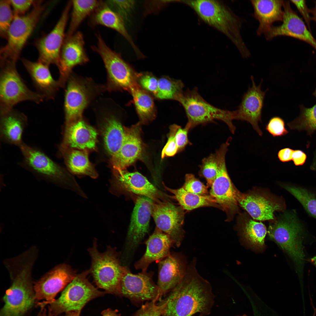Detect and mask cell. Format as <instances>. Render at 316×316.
Here are the masks:
<instances>
[{"label": "cell", "mask_w": 316, "mask_h": 316, "mask_svg": "<svg viewBox=\"0 0 316 316\" xmlns=\"http://www.w3.org/2000/svg\"><path fill=\"white\" fill-rule=\"evenodd\" d=\"M183 209L169 201L159 203L152 201L151 205V214L156 227L168 235L177 247L180 246L184 236Z\"/></svg>", "instance_id": "obj_15"}, {"label": "cell", "mask_w": 316, "mask_h": 316, "mask_svg": "<svg viewBox=\"0 0 316 316\" xmlns=\"http://www.w3.org/2000/svg\"><path fill=\"white\" fill-rule=\"evenodd\" d=\"M81 311H72L66 313L63 316H80Z\"/></svg>", "instance_id": "obj_55"}, {"label": "cell", "mask_w": 316, "mask_h": 316, "mask_svg": "<svg viewBox=\"0 0 316 316\" xmlns=\"http://www.w3.org/2000/svg\"><path fill=\"white\" fill-rule=\"evenodd\" d=\"M218 165L215 154H212L202 160L200 173L206 179L208 187H211L218 172Z\"/></svg>", "instance_id": "obj_41"}, {"label": "cell", "mask_w": 316, "mask_h": 316, "mask_svg": "<svg viewBox=\"0 0 316 316\" xmlns=\"http://www.w3.org/2000/svg\"><path fill=\"white\" fill-rule=\"evenodd\" d=\"M102 316H121L117 310H112L111 309L105 310L102 312Z\"/></svg>", "instance_id": "obj_54"}, {"label": "cell", "mask_w": 316, "mask_h": 316, "mask_svg": "<svg viewBox=\"0 0 316 316\" xmlns=\"http://www.w3.org/2000/svg\"><path fill=\"white\" fill-rule=\"evenodd\" d=\"M170 292L162 316H192L210 313L214 296L210 284L198 273L194 259L181 281Z\"/></svg>", "instance_id": "obj_1"}, {"label": "cell", "mask_w": 316, "mask_h": 316, "mask_svg": "<svg viewBox=\"0 0 316 316\" xmlns=\"http://www.w3.org/2000/svg\"><path fill=\"white\" fill-rule=\"evenodd\" d=\"M311 262L316 267V256L311 258Z\"/></svg>", "instance_id": "obj_58"}, {"label": "cell", "mask_w": 316, "mask_h": 316, "mask_svg": "<svg viewBox=\"0 0 316 316\" xmlns=\"http://www.w3.org/2000/svg\"><path fill=\"white\" fill-rule=\"evenodd\" d=\"M90 273V270H86L77 275L64 289L60 296L48 304L49 309L54 316L81 311L90 301L107 293L99 290L90 282L87 276Z\"/></svg>", "instance_id": "obj_12"}, {"label": "cell", "mask_w": 316, "mask_h": 316, "mask_svg": "<svg viewBox=\"0 0 316 316\" xmlns=\"http://www.w3.org/2000/svg\"><path fill=\"white\" fill-rule=\"evenodd\" d=\"M72 11L70 23L66 37L71 36L83 20L99 7L102 2L97 0L71 1Z\"/></svg>", "instance_id": "obj_36"}, {"label": "cell", "mask_w": 316, "mask_h": 316, "mask_svg": "<svg viewBox=\"0 0 316 316\" xmlns=\"http://www.w3.org/2000/svg\"><path fill=\"white\" fill-rule=\"evenodd\" d=\"M23 158L18 164L34 174L60 184L86 198L74 178L39 148L24 143L19 147Z\"/></svg>", "instance_id": "obj_5"}, {"label": "cell", "mask_w": 316, "mask_h": 316, "mask_svg": "<svg viewBox=\"0 0 316 316\" xmlns=\"http://www.w3.org/2000/svg\"><path fill=\"white\" fill-rule=\"evenodd\" d=\"M238 204L255 219L266 220L274 219V213L281 209L278 203L257 194H241L239 193Z\"/></svg>", "instance_id": "obj_32"}, {"label": "cell", "mask_w": 316, "mask_h": 316, "mask_svg": "<svg viewBox=\"0 0 316 316\" xmlns=\"http://www.w3.org/2000/svg\"><path fill=\"white\" fill-rule=\"evenodd\" d=\"M88 251L92 260L90 272L97 286L107 293L122 296L120 281L124 266L121 265L118 253L115 248L108 246L105 252L101 253L95 239Z\"/></svg>", "instance_id": "obj_7"}, {"label": "cell", "mask_w": 316, "mask_h": 316, "mask_svg": "<svg viewBox=\"0 0 316 316\" xmlns=\"http://www.w3.org/2000/svg\"><path fill=\"white\" fill-rule=\"evenodd\" d=\"M13 9L14 16H22L26 13L30 7L33 6L35 1L32 0H9Z\"/></svg>", "instance_id": "obj_49"}, {"label": "cell", "mask_w": 316, "mask_h": 316, "mask_svg": "<svg viewBox=\"0 0 316 316\" xmlns=\"http://www.w3.org/2000/svg\"><path fill=\"white\" fill-rule=\"evenodd\" d=\"M251 79L252 86L249 87L247 91L244 94L238 109L235 110V119L249 123L259 135L262 136V132L259 127L258 122L261 121L264 101L267 90H262V81L257 86L255 84L253 76H251Z\"/></svg>", "instance_id": "obj_23"}, {"label": "cell", "mask_w": 316, "mask_h": 316, "mask_svg": "<svg viewBox=\"0 0 316 316\" xmlns=\"http://www.w3.org/2000/svg\"><path fill=\"white\" fill-rule=\"evenodd\" d=\"M182 187L186 191L194 194L208 195L207 187L191 174H186L185 182Z\"/></svg>", "instance_id": "obj_44"}, {"label": "cell", "mask_w": 316, "mask_h": 316, "mask_svg": "<svg viewBox=\"0 0 316 316\" xmlns=\"http://www.w3.org/2000/svg\"><path fill=\"white\" fill-rule=\"evenodd\" d=\"M292 3L296 6L299 12L304 18L307 26L310 32V23L312 20L311 17L310 15V10L308 8L305 1V0H291Z\"/></svg>", "instance_id": "obj_51"}, {"label": "cell", "mask_w": 316, "mask_h": 316, "mask_svg": "<svg viewBox=\"0 0 316 316\" xmlns=\"http://www.w3.org/2000/svg\"><path fill=\"white\" fill-rule=\"evenodd\" d=\"M28 124L26 115L14 108L0 114L1 141L19 148L24 143L23 135Z\"/></svg>", "instance_id": "obj_28"}, {"label": "cell", "mask_w": 316, "mask_h": 316, "mask_svg": "<svg viewBox=\"0 0 316 316\" xmlns=\"http://www.w3.org/2000/svg\"><path fill=\"white\" fill-rule=\"evenodd\" d=\"M178 1L190 7L204 22L226 36L243 57L246 58L250 56L241 34L242 20L224 3L214 0Z\"/></svg>", "instance_id": "obj_3"}, {"label": "cell", "mask_w": 316, "mask_h": 316, "mask_svg": "<svg viewBox=\"0 0 316 316\" xmlns=\"http://www.w3.org/2000/svg\"><path fill=\"white\" fill-rule=\"evenodd\" d=\"M247 316L246 315H245V314H244V315H241V316Z\"/></svg>", "instance_id": "obj_61"}, {"label": "cell", "mask_w": 316, "mask_h": 316, "mask_svg": "<svg viewBox=\"0 0 316 316\" xmlns=\"http://www.w3.org/2000/svg\"><path fill=\"white\" fill-rule=\"evenodd\" d=\"M184 85L180 80L165 76L158 79L157 92L155 96L157 98L173 99L176 101L183 92Z\"/></svg>", "instance_id": "obj_39"}, {"label": "cell", "mask_w": 316, "mask_h": 316, "mask_svg": "<svg viewBox=\"0 0 316 316\" xmlns=\"http://www.w3.org/2000/svg\"><path fill=\"white\" fill-rule=\"evenodd\" d=\"M100 122L105 148L111 157L120 149L125 137L124 127L109 107L101 109Z\"/></svg>", "instance_id": "obj_29"}, {"label": "cell", "mask_w": 316, "mask_h": 316, "mask_svg": "<svg viewBox=\"0 0 316 316\" xmlns=\"http://www.w3.org/2000/svg\"><path fill=\"white\" fill-rule=\"evenodd\" d=\"M71 6V1H70L66 5L53 29L36 42L39 53L38 61L49 66L55 64L58 66L61 51L66 37L65 30Z\"/></svg>", "instance_id": "obj_18"}, {"label": "cell", "mask_w": 316, "mask_h": 316, "mask_svg": "<svg viewBox=\"0 0 316 316\" xmlns=\"http://www.w3.org/2000/svg\"><path fill=\"white\" fill-rule=\"evenodd\" d=\"M289 1L283 0L284 16L281 25L273 26L265 34L268 40L279 36L292 37L308 43L316 50V40L302 19L292 9Z\"/></svg>", "instance_id": "obj_21"}, {"label": "cell", "mask_w": 316, "mask_h": 316, "mask_svg": "<svg viewBox=\"0 0 316 316\" xmlns=\"http://www.w3.org/2000/svg\"><path fill=\"white\" fill-rule=\"evenodd\" d=\"M45 8L42 1H35L32 9L28 13L14 16L7 32L6 44L0 49V59L17 61Z\"/></svg>", "instance_id": "obj_10"}, {"label": "cell", "mask_w": 316, "mask_h": 316, "mask_svg": "<svg viewBox=\"0 0 316 316\" xmlns=\"http://www.w3.org/2000/svg\"><path fill=\"white\" fill-rule=\"evenodd\" d=\"M293 150L286 148L280 150L277 155L279 160L282 162H286L292 160V155Z\"/></svg>", "instance_id": "obj_53"}, {"label": "cell", "mask_w": 316, "mask_h": 316, "mask_svg": "<svg viewBox=\"0 0 316 316\" xmlns=\"http://www.w3.org/2000/svg\"><path fill=\"white\" fill-rule=\"evenodd\" d=\"M265 129L274 137L285 135L288 133L285 127L284 121L278 116L271 118L266 125Z\"/></svg>", "instance_id": "obj_48"}, {"label": "cell", "mask_w": 316, "mask_h": 316, "mask_svg": "<svg viewBox=\"0 0 316 316\" xmlns=\"http://www.w3.org/2000/svg\"><path fill=\"white\" fill-rule=\"evenodd\" d=\"M64 101L65 125L82 118L84 111L96 98L106 90L91 78L71 73L66 83Z\"/></svg>", "instance_id": "obj_8"}, {"label": "cell", "mask_w": 316, "mask_h": 316, "mask_svg": "<svg viewBox=\"0 0 316 316\" xmlns=\"http://www.w3.org/2000/svg\"><path fill=\"white\" fill-rule=\"evenodd\" d=\"M300 108L299 116L288 126L291 129L304 130L310 133L316 130V104L309 108L301 106Z\"/></svg>", "instance_id": "obj_40"}, {"label": "cell", "mask_w": 316, "mask_h": 316, "mask_svg": "<svg viewBox=\"0 0 316 316\" xmlns=\"http://www.w3.org/2000/svg\"><path fill=\"white\" fill-rule=\"evenodd\" d=\"M176 101L183 107L188 119L187 124L190 129L217 119L225 122L231 133H234L236 128L232 121L235 118V111L221 109L211 105L200 95L197 88L183 91Z\"/></svg>", "instance_id": "obj_9"}, {"label": "cell", "mask_w": 316, "mask_h": 316, "mask_svg": "<svg viewBox=\"0 0 316 316\" xmlns=\"http://www.w3.org/2000/svg\"><path fill=\"white\" fill-rule=\"evenodd\" d=\"M9 0L0 1V35L6 38L8 30L14 17Z\"/></svg>", "instance_id": "obj_42"}, {"label": "cell", "mask_w": 316, "mask_h": 316, "mask_svg": "<svg viewBox=\"0 0 316 316\" xmlns=\"http://www.w3.org/2000/svg\"><path fill=\"white\" fill-rule=\"evenodd\" d=\"M137 112L142 124H146L154 120L156 110L153 99L149 93L139 85L130 92Z\"/></svg>", "instance_id": "obj_34"}, {"label": "cell", "mask_w": 316, "mask_h": 316, "mask_svg": "<svg viewBox=\"0 0 316 316\" xmlns=\"http://www.w3.org/2000/svg\"><path fill=\"white\" fill-rule=\"evenodd\" d=\"M269 237L292 258L298 271L301 272L304 261L303 241L304 225L296 211H287L269 226Z\"/></svg>", "instance_id": "obj_4"}, {"label": "cell", "mask_w": 316, "mask_h": 316, "mask_svg": "<svg viewBox=\"0 0 316 316\" xmlns=\"http://www.w3.org/2000/svg\"><path fill=\"white\" fill-rule=\"evenodd\" d=\"M283 187L298 200L310 216L316 219V190L299 185L286 184Z\"/></svg>", "instance_id": "obj_37"}, {"label": "cell", "mask_w": 316, "mask_h": 316, "mask_svg": "<svg viewBox=\"0 0 316 316\" xmlns=\"http://www.w3.org/2000/svg\"><path fill=\"white\" fill-rule=\"evenodd\" d=\"M35 260L27 256L15 258L6 265L11 284L3 300L0 316H23L36 303L31 274Z\"/></svg>", "instance_id": "obj_2"}, {"label": "cell", "mask_w": 316, "mask_h": 316, "mask_svg": "<svg viewBox=\"0 0 316 316\" xmlns=\"http://www.w3.org/2000/svg\"><path fill=\"white\" fill-rule=\"evenodd\" d=\"M229 141L227 140L216 151L218 172L209 192V195L216 200L221 208L227 214L233 212L237 209L239 193L231 181L226 166L225 156L229 145Z\"/></svg>", "instance_id": "obj_14"}, {"label": "cell", "mask_w": 316, "mask_h": 316, "mask_svg": "<svg viewBox=\"0 0 316 316\" xmlns=\"http://www.w3.org/2000/svg\"><path fill=\"white\" fill-rule=\"evenodd\" d=\"M97 45L92 47L101 57L106 69V90L109 91L125 90L130 92L139 85L137 81V73L119 54L108 46L99 34L97 35Z\"/></svg>", "instance_id": "obj_11"}, {"label": "cell", "mask_w": 316, "mask_h": 316, "mask_svg": "<svg viewBox=\"0 0 316 316\" xmlns=\"http://www.w3.org/2000/svg\"><path fill=\"white\" fill-rule=\"evenodd\" d=\"M141 124L139 122L129 127L123 126L125 137L122 144L110 159L113 170L126 169L141 157L143 148L141 137Z\"/></svg>", "instance_id": "obj_22"}, {"label": "cell", "mask_w": 316, "mask_h": 316, "mask_svg": "<svg viewBox=\"0 0 316 316\" xmlns=\"http://www.w3.org/2000/svg\"><path fill=\"white\" fill-rule=\"evenodd\" d=\"M242 230L244 238L251 246L259 248L264 246L267 231L263 224L250 219L245 222Z\"/></svg>", "instance_id": "obj_38"}, {"label": "cell", "mask_w": 316, "mask_h": 316, "mask_svg": "<svg viewBox=\"0 0 316 316\" xmlns=\"http://www.w3.org/2000/svg\"><path fill=\"white\" fill-rule=\"evenodd\" d=\"M21 61L29 74L37 92L47 100L54 99L60 87L58 80L52 77L49 66L38 61L25 58Z\"/></svg>", "instance_id": "obj_26"}, {"label": "cell", "mask_w": 316, "mask_h": 316, "mask_svg": "<svg viewBox=\"0 0 316 316\" xmlns=\"http://www.w3.org/2000/svg\"><path fill=\"white\" fill-rule=\"evenodd\" d=\"M88 61L85 48L83 34L78 31L71 36L65 37L58 67L59 71L58 81L60 87H65L73 68L75 66L84 64Z\"/></svg>", "instance_id": "obj_19"}, {"label": "cell", "mask_w": 316, "mask_h": 316, "mask_svg": "<svg viewBox=\"0 0 316 316\" xmlns=\"http://www.w3.org/2000/svg\"><path fill=\"white\" fill-rule=\"evenodd\" d=\"M310 13L312 14V20H313L316 22V3L315 7L310 10Z\"/></svg>", "instance_id": "obj_57"}, {"label": "cell", "mask_w": 316, "mask_h": 316, "mask_svg": "<svg viewBox=\"0 0 316 316\" xmlns=\"http://www.w3.org/2000/svg\"><path fill=\"white\" fill-rule=\"evenodd\" d=\"M16 62L0 60V114L22 102L39 104L44 100L41 95L28 88L18 71Z\"/></svg>", "instance_id": "obj_6"}, {"label": "cell", "mask_w": 316, "mask_h": 316, "mask_svg": "<svg viewBox=\"0 0 316 316\" xmlns=\"http://www.w3.org/2000/svg\"><path fill=\"white\" fill-rule=\"evenodd\" d=\"M157 286L158 301L170 291L182 280L188 266L185 257L180 253H171L159 262Z\"/></svg>", "instance_id": "obj_20"}, {"label": "cell", "mask_w": 316, "mask_h": 316, "mask_svg": "<svg viewBox=\"0 0 316 316\" xmlns=\"http://www.w3.org/2000/svg\"><path fill=\"white\" fill-rule=\"evenodd\" d=\"M250 1L254 10L253 16L259 23L257 31L258 35L268 32L274 23L282 21L283 0H252Z\"/></svg>", "instance_id": "obj_30"}, {"label": "cell", "mask_w": 316, "mask_h": 316, "mask_svg": "<svg viewBox=\"0 0 316 316\" xmlns=\"http://www.w3.org/2000/svg\"><path fill=\"white\" fill-rule=\"evenodd\" d=\"M180 126L176 124H173L170 126L167 141L162 152V158L165 157H172L178 152L175 136L176 132Z\"/></svg>", "instance_id": "obj_46"}, {"label": "cell", "mask_w": 316, "mask_h": 316, "mask_svg": "<svg viewBox=\"0 0 316 316\" xmlns=\"http://www.w3.org/2000/svg\"><path fill=\"white\" fill-rule=\"evenodd\" d=\"M48 310V311L47 312L46 309L44 308L41 312V316H54L50 310Z\"/></svg>", "instance_id": "obj_56"}, {"label": "cell", "mask_w": 316, "mask_h": 316, "mask_svg": "<svg viewBox=\"0 0 316 316\" xmlns=\"http://www.w3.org/2000/svg\"><path fill=\"white\" fill-rule=\"evenodd\" d=\"M154 300L142 305L133 316H161L165 311L167 301L165 298L159 301Z\"/></svg>", "instance_id": "obj_43"}, {"label": "cell", "mask_w": 316, "mask_h": 316, "mask_svg": "<svg viewBox=\"0 0 316 316\" xmlns=\"http://www.w3.org/2000/svg\"><path fill=\"white\" fill-rule=\"evenodd\" d=\"M306 158V155L302 150H293L292 155V160L295 165H303L305 163Z\"/></svg>", "instance_id": "obj_52"}, {"label": "cell", "mask_w": 316, "mask_h": 316, "mask_svg": "<svg viewBox=\"0 0 316 316\" xmlns=\"http://www.w3.org/2000/svg\"><path fill=\"white\" fill-rule=\"evenodd\" d=\"M113 10L120 14L124 19H126L133 8L134 2L129 0H109L106 2Z\"/></svg>", "instance_id": "obj_47"}, {"label": "cell", "mask_w": 316, "mask_h": 316, "mask_svg": "<svg viewBox=\"0 0 316 316\" xmlns=\"http://www.w3.org/2000/svg\"><path fill=\"white\" fill-rule=\"evenodd\" d=\"M76 272L69 266L59 265L54 267L33 286L36 303L41 307L54 301L55 296L75 277Z\"/></svg>", "instance_id": "obj_16"}, {"label": "cell", "mask_w": 316, "mask_h": 316, "mask_svg": "<svg viewBox=\"0 0 316 316\" xmlns=\"http://www.w3.org/2000/svg\"><path fill=\"white\" fill-rule=\"evenodd\" d=\"M113 173L109 190L113 194L118 195L129 192L147 197L156 202L169 201L168 195L138 172H130L125 169L113 170Z\"/></svg>", "instance_id": "obj_13"}, {"label": "cell", "mask_w": 316, "mask_h": 316, "mask_svg": "<svg viewBox=\"0 0 316 316\" xmlns=\"http://www.w3.org/2000/svg\"><path fill=\"white\" fill-rule=\"evenodd\" d=\"M42 309L41 308V311H40L39 313L38 314V315H37V316H41V312H42Z\"/></svg>", "instance_id": "obj_59"}, {"label": "cell", "mask_w": 316, "mask_h": 316, "mask_svg": "<svg viewBox=\"0 0 316 316\" xmlns=\"http://www.w3.org/2000/svg\"><path fill=\"white\" fill-rule=\"evenodd\" d=\"M154 274L142 271L135 274L124 266L120 281L121 296L135 303L154 300L158 301L159 289L152 280Z\"/></svg>", "instance_id": "obj_17"}, {"label": "cell", "mask_w": 316, "mask_h": 316, "mask_svg": "<svg viewBox=\"0 0 316 316\" xmlns=\"http://www.w3.org/2000/svg\"><path fill=\"white\" fill-rule=\"evenodd\" d=\"M152 202L143 196H138L136 199L127 235L129 250L135 249L148 232Z\"/></svg>", "instance_id": "obj_25"}, {"label": "cell", "mask_w": 316, "mask_h": 316, "mask_svg": "<svg viewBox=\"0 0 316 316\" xmlns=\"http://www.w3.org/2000/svg\"><path fill=\"white\" fill-rule=\"evenodd\" d=\"M97 133L82 118L65 125L62 141L59 150L74 149L88 151L96 147Z\"/></svg>", "instance_id": "obj_24"}, {"label": "cell", "mask_w": 316, "mask_h": 316, "mask_svg": "<svg viewBox=\"0 0 316 316\" xmlns=\"http://www.w3.org/2000/svg\"><path fill=\"white\" fill-rule=\"evenodd\" d=\"M145 244L146 249L145 253L134 264L136 269L142 272L147 271L152 263L159 262L169 255L170 249L174 245L170 237L157 227Z\"/></svg>", "instance_id": "obj_27"}, {"label": "cell", "mask_w": 316, "mask_h": 316, "mask_svg": "<svg viewBox=\"0 0 316 316\" xmlns=\"http://www.w3.org/2000/svg\"><path fill=\"white\" fill-rule=\"evenodd\" d=\"M190 129V126L186 124L184 128H182L180 126L177 130L175 137L176 144L178 148V152L183 150L190 143L188 139V134Z\"/></svg>", "instance_id": "obj_50"}, {"label": "cell", "mask_w": 316, "mask_h": 316, "mask_svg": "<svg viewBox=\"0 0 316 316\" xmlns=\"http://www.w3.org/2000/svg\"><path fill=\"white\" fill-rule=\"evenodd\" d=\"M65 164L72 173L80 176L97 178V173L90 162L88 151L74 149L59 150Z\"/></svg>", "instance_id": "obj_33"}, {"label": "cell", "mask_w": 316, "mask_h": 316, "mask_svg": "<svg viewBox=\"0 0 316 316\" xmlns=\"http://www.w3.org/2000/svg\"><path fill=\"white\" fill-rule=\"evenodd\" d=\"M137 78L138 84L142 88L156 95L158 90V79L149 73H137Z\"/></svg>", "instance_id": "obj_45"}, {"label": "cell", "mask_w": 316, "mask_h": 316, "mask_svg": "<svg viewBox=\"0 0 316 316\" xmlns=\"http://www.w3.org/2000/svg\"><path fill=\"white\" fill-rule=\"evenodd\" d=\"M314 95L316 98V89H315V90L314 93Z\"/></svg>", "instance_id": "obj_60"}, {"label": "cell", "mask_w": 316, "mask_h": 316, "mask_svg": "<svg viewBox=\"0 0 316 316\" xmlns=\"http://www.w3.org/2000/svg\"><path fill=\"white\" fill-rule=\"evenodd\" d=\"M165 188L174 195L183 209L191 210L204 206H212L220 207L216 200L210 195H202L189 192L182 187L172 189L164 186Z\"/></svg>", "instance_id": "obj_35"}, {"label": "cell", "mask_w": 316, "mask_h": 316, "mask_svg": "<svg viewBox=\"0 0 316 316\" xmlns=\"http://www.w3.org/2000/svg\"><path fill=\"white\" fill-rule=\"evenodd\" d=\"M91 21L93 25H102L118 32L129 43L138 57L143 58L144 56L135 45L127 31L123 18L111 9L106 2H102L94 12Z\"/></svg>", "instance_id": "obj_31"}, {"label": "cell", "mask_w": 316, "mask_h": 316, "mask_svg": "<svg viewBox=\"0 0 316 316\" xmlns=\"http://www.w3.org/2000/svg\"><path fill=\"white\" fill-rule=\"evenodd\" d=\"M202 315H202V314H200V315H199V316H202Z\"/></svg>", "instance_id": "obj_62"}]
</instances>
